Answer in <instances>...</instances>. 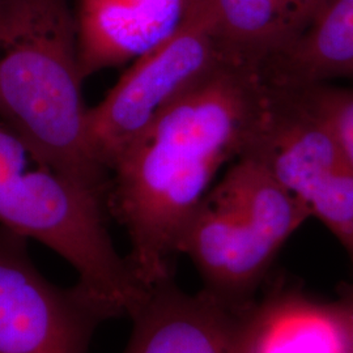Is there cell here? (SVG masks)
I'll return each mask as SVG.
<instances>
[{"label": "cell", "instance_id": "6da1fadb", "mask_svg": "<svg viewBox=\"0 0 353 353\" xmlns=\"http://www.w3.org/2000/svg\"><path fill=\"white\" fill-rule=\"evenodd\" d=\"M262 70L229 59L179 96L108 169L106 208L126 229L144 290L173 279L181 236L219 170L250 147L265 114Z\"/></svg>", "mask_w": 353, "mask_h": 353}, {"label": "cell", "instance_id": "7a4b0ae2", "mask_svg": "<svg viewBox=\"0 0 353 353\" xmlns=\"http://www.w3.org/2000/svg\"><path fill=\"white\" fill-rule=\"evenodd\" d=\"M74 6L0 0V122L38 165L105 198L108 176L89 152Z\"/></svg>", "mask_w": 353, "mask_h": 353}, {"label": "cell", "instance_id": "3957f363", "mask_svg": "<svg viewBox=\"0 0 353 353\" xmlns=\"http://www.w3.org/2000/svg\"><path fill=\"white\" fill-rule=\"evenodd\" d=\"M309 217L303 203L246 153L207 192L178 252L189 256L204 290L245 307L255 300L281 248Z\"/></svg>", "mask_w": 353, "mask_h": 353}, {"label": "cell", "instance_id": "277c9868", "mask_svg": "<svg viewBox=\"0 0 353 353\" xmlns=\"http://www.w3.org/2000/svg\"><path fill=\"white\" fill-rule=\"evenodd\" d=\"M105 208L101 194L43 166L0 182V225L57 252L77 284L130 318L147 290L115 249Z\"/></svg>", "mask_w": 353, "mask_h": 353}, {"label": "cell", "instance_id": "5b68a950", "mask_svg": "<svg viewBox=\"0 0 353 353\" xmlns=\"http://www.w3.org/2000/svg\"><path fill=\"white\" fill-rule=\"evenodd\" d=\"M234 58L207 0H196L176 33L134 61L85 118L89 152L108 176L114 160L179 96ZM240 61V59H239Z\"/></svg>", "mask_w": 353, "mask_h": 353}, {"label": "cell", "instance_id": "8992f818", "mask_svg": "<svg viewBox=\"0 0 353 353\" xmlns=\"http://www.w3.org/2000/svg\"><path fill=\"white\" fill-rule=\"evenodd\" d=\"M267 85L265 114L245 153L261 160L339 241L353 276V164L299 90Z\"/></svg>", "mask_w": 353, "mask_h": 353}, {"label": "cell", "instance_id": "52a82bcc", "mask_svg": "<svg viewBox=\"0 0 353 353\" xmlns=\"http://www.w3.org/2000/svg\"><path fill=\"white\" fill-rule=\"evenodd\" d=\"M26 241L0 225V353L88 352L97 327L117 313L77 283H50Z\"/></svg>", "mask_w": 353, "mask_h": 353}, {"label": "cell", "instance_id": "ba28073f", "mask_svg": "<svg viewBox=\"0 0 353 353\" xmlns=\"http://www.w3.org/2000/svg\"><path fill=\"white\" fill-rule=\"evenodd\" d=\"M245 307L165 280L147 290L130 316L132 330L122 353H239Z\"/></svg>", "mask_w": 353, "mask_h": 353}, {"label": "cell", "instance_id": "9c48e42d", "mask_svg": "<svg viewBox=\"0 0 353 353\" xmlns=\"http://www.w3.org/2000/svg\"><path fill=\"white\" fill-rule=\"evenodd\" d=\"M196 0H76L83 79L131 63L172 37Z\"/></svg>", "mask_w": 353, "mask_h": 353}, {"label": "cell", "instance_id": "30bf717a", "mask_svg": "<svg viewBox=\"0 0 353 353\" xmlns=\"http://www.w3.org/2000/svg\"><path fill=\"white\" fill-rule=\"evenodd\" d=\"M239 353H353L338 301L274 287L242 312Z\"/></svg>", "mask_w": 353, "mask_h": 353}, {"label": "cell", "instance_id": "8fae6325", "mask_svg": "<svg viewBox=\"0 0 353 353\" xmlns=\"http://www.w3.org/2000/svg\"><path fill=\"white\" fill-rule=\"evenodd\" d=\"M216 29L237 59L263 68L293 48L326 0H207Z\"/></svg>", "mask_w": 353, "mask_h": 353}, {"label": "cell", "instance_id": "7c38bea8", "mask_svg": "<svg viewBox=\"0 0 353 353\" xmlns=\"http://www.w3.org/2000/svg\"><path fill=\"white\" fill-rule=\"evenodd\" d=\"M262 74L268 84L283 88L341 80L353 85V0H326L313 26Z\"/></svg>", "mask_w": 353, "mask_h": 353}, {"label": "cell", "instance_id": "4fadbf2b", "mask_svg": "<svg viewBox=\"0 0 353 353\" xmlns=\"http://www.w3.org/2000/svg\"><path fill=\"white\" fill-rule=\"evenodd\" d=\"M296 89L341 141L353 164V85L316 84Z\"/></svg>", "mask_w": 353, "mask_h": 353}, {"label": "cell", "instance_id": "5bb4252c", "mask_svg": "<svg viewBox=\"0 0 353 353\" xmlns=\"http://www.w3.org/2000/svg\"><path fill=\"white\" fill-rule=\"evenodd\" d=\"M32 160L23 141L0 122V182L26 170Z\"/></svg>", "mask_w": 353, "mask_h": 353}, {"label": "cell", "instance_id": "9a60e30c", "mask_svg": "<svg viewBox=\"0 0 353 353\" xmlns=\"http://www.w3.org/2000/svg\"><path fill=\"white\" fill-rule=\"evenodd\" d=\"M336 301L341 305L343 313L347 319L353 344V279L351 283L343 284V287L339 290V299Z\"/></svg>", "mask_w": 353, "mask_h": 353}]
</instances>
